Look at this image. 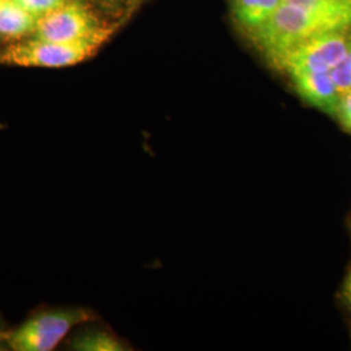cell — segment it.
Segmentation results:
<instances>
[{"mask_svg":"<svg viewBox=\"0 0 351 351\" xmlns=\"http://www.w3.org/2000/svg\"><path fill=\"white\" fill-rule=\"evenodd\" d=\"M341 29L351 27L336 17L282 1L268 21L249 32L247 36L251 43L272 63L280 55L302 40L320 33Z\"/></svg>","mask_w":351,"mask_h":351,"instance_id":"1","label":"cell"},{"mask_svg":"<svg viewBox=\"0 0 351 351\" xmlns=\"http://www.w3.org/2000/svg\"><path fill=\"white\" fill-rule=\"evenodd\" d=\"M116 25L93 37L75 42H55L38 38L14 40L0 50V64L24 68H65L93 58L110 39Z\"/></svg>","mask_w":351,"mask_h":351,"instance_id":"2","label":"cell"},{"mask_svg":"<svg viewBox=\"0 0 351 351\" xmlns=\"http://www.w3.org/2000/svg\"><path fill=\"white\" fill-rule=\"evenodd\" d=\"M95 316L81 307H58L30 316L21 326L7 333V345L14 351L53 350L75 326L94 320Z\"/></svg>","mask_w":351,"mask_h":351,"instance_id":"3","label":"cell"},{"mask_svg":"<svg viewBox=\"0 0 351 351\" xmlns=\"http://www.w3.org/2000/svg\"><path fill=\"white\" fill-rule=\"evenodd\" d=\"M351 45V29L332 30L307 38L290 47L272 62V65L285 72H330Z\"/></svg>","mask_w":351,"mask_h":351,"instance_id":"4","label":"cell"},{"mask_svg":"<svg viewBox=\"0 0 351 351\" xmlns=\"http://www.w3.org/2000/svg\"><path fill=\"white\" fill-rule=\"evenodd\" d=\"M108 26L85 1L68 0L59 8L38 19L33 37L55 42H75L93 37Z\"/></svg>","mask_w":351,"mask_h":351,"instance_id":"5","label":"cell"},{"mask_svg":"<svg viewBox=\"0 0 351 351\" xmlns=\"http://www.w3.org/2000/svg\"><path fill=\"white\" fill-rule=\"evenodd\" d=\"M297 94L307 104L336 117L341 94L330 72H291L289 73Z\"/></svg>","mask_w":351,"mask_h":351,"instance_id":"6","label":"cell"},{"mask_svg":"<svg viewBox=\"0 0 351 351\" xmlns=\"http://www.w3.org/2000/svg\"><path fill=\"white\" fill-rule=\"evenodd\" d=\"M37 23L38 17L14 0H0V39L14 42L33 36Z\"/></svg>","mask_w":351,"mask_h":351,"instance_id":"7","label":"cell"},{"mask_svg":"<svg viewBox=\"0 0 351 351\" xmlns=\"http://www.w3.org/2000/svg\"><path fill=\"white\" fill-rule=\"evenodd\" d=\"M281 3L282 0H232V19L247 34L268 21Z\"/></svg>","mask_w":351,"mask_h":351,"instance_id":"8","label":"cell"},{"mask_svg":"<svg viewBox=\"0 0 351 351\" xmlns=\"http://www.w3.org/2000/svg\"><path fill=\"white\" fill-rule=\"evenodd\" d=\"M68 349L75 351L129 350L121 339L101 329H86L68 341Z\"/></svg>","mask_w":351,"mask_h":351,"instance_id":"9","label":"cell"},{"mask_svg":"<svg viewBox=\"0 0 351 351\" xmlns=\"http://www.w3.org/2000/svg\"><path fill=\"white\" fill-rule=\"evenodd\" d=\"M330 75L336 84L339 94H346L351 91V45L345 56L332 71Z\"/></svg>","mask_w":351,"mask_h":351,"instance_id":"10","label":"cell"},{"mask_svg":"<svg viewBox=\"0 0 351 351\" xmlns=\"http://www.w3.org/2000/svg\"><path fill=\"white\" fill-rule=\"evenodd\" d=\"M14 1L39 19L51 11L59 8L68 0H14Z\"/></svg>","mask_w":351,"mask_h":351,"instance_id":"11","label":"cell"},{"mask_svg":"<svg viewBox=\"0 0 351 351\" xmlns=\"http://www.w3.org/2000/svg\"><path fill=\"white\" fill-rule=\"evenodd\" d=\"M336 119H339L342 128L351 134V91L341 95Z\"/></svg>","mask_w":351,"mask_h":351,"instance_id":"12","label":"cell"},{"mask_svg":"<svg viewBox=\"0 0 351 351\" xmlns=\"http://www.w3.org/2000/svg\"><path fill=\"white\" fill-rule=\"evenodd\" d=\"M341 295H342L343 301L346 302V304L351 307V269L348 272V275H346L345 280H343Z\"/></svg>","mask_w":351,"mask_h":351,"instance_id":"13","label":"cell"},{"mask_svg":"<svg viewBox=\"0 0 351 351\" xmlns=\"http://www.w3.org/2000/svg\"><path fill=\"white\" fill-rule=\"evenodd\" d=\"M7 330H5V326H4V323L1 322V319H0V341H5V337H7ZM7 342V341H5Z\"/></svg>","mask_w":351,"mask_h":351,"instance_id":"14","label":"cell"},{"mask_svg":"<svg viewBox=\"0 0 351 351\" xmlns=\"http://www.w3.org/2000/svg\"><path fill=\"white\" fill-rule=\"evenodd\" d=\"M4 346H8V345H7V342H5V341H0V350H5V349H8V348H4Z\"/></svg>","mask_w":351,"mask_h":351,"instance_id":"15","label":"cell"},{"mask_svg":"<svg viewBox=\"0 0 351 351\" xmlns=\"http://www.w3.org/2000/svg\"><path fill=\"white\" fill-rule=\"evenodd\" d=\"M98 1H101L103 4H112L113 0H98Z\"/></svg>","mask_w":351,"mask_h":351,"instance_id":"16","label":"cell"}]
</instances>
